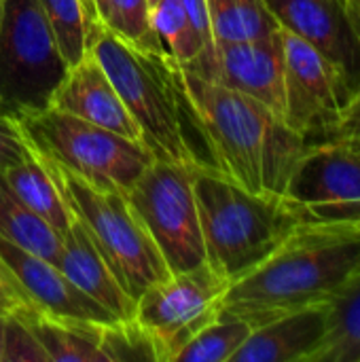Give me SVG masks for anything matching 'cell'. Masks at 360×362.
Here are the masks:
<instances>
[{"label": "cell", "mask_w": 360, "mask_h": 362, "mask_svg": "<svg viewBox=\"0 0 360 362\" xmlns=\"http://www.w3.org/2000/svg\"><path fill=\"white\" fill-rule=\"evenodd\" d=\"M170 62L185 117L202 134L210 168L246 191L284 197L310 144L257 100Z\"/></svg>", "instance_id": "6da1fadb"}, {"label": "cell", "mask_w": 360, "mask_h": 362, "mask_svg": "<svg viewBox=\"0 0 360 362\" xmlns=\"http://www.w3.org/2000/svg\"><path fill=\"white\" fill-rule=\"evenodd\" d=\"M360 272V223H301L261 265L229 284L223 312L259 329L333 303Z\"/></svg>", "instance_id": "7a4b0ae2"}, {"label": "cell", "mask_w": 360, "mask_h": 362, "mask_svg": "<svg viewBox=\"0 0 360 362\" xmlns=\"http://www.w3.org/2000/svg\"><path fill=\"white\" fill-rule=\"evenodd\" d=\"M87 49L110 76L153 159L206 168L185 129L187 117L168 53L119 36L102 19L91 21Z\"/></svg>", "instance_id": "3957f363"}, {"label": "cell", "mask_w": 360, "mask_h": 362, "mask_svg": "<svg viewBox=\"0 0 360 362\" xmlns=\"http://www.w3.org/2000/svg\"><path fill=\"white\" fill-rule=\"evenodd\" d=\"M206 265L227 284L261 265L303 221L280 195L252 193L212 168L193 176Z\"/></svg>", "instance_id": "277c9868"}, {"label": "cell", "mask_w": 360, "mask_h": 362, "mask_svg": "<svg viewBox=\"0 0 360 362\" xmlns=\"http://www.w3.org/2000/svg\"><path fill=\"white\" fill-rule=\"evenodd\" d=\"M40 161L57 182L74 218L134 301L149 286L172 276L127 195L95 189L49 159L40 157Z\"/></svg>", "instance_id": "5b68a950"}, {"label": "cell", "mask_w": 360, "mask_h": 362, "mask_svg": "<svg viewBox=\"0 0 360 362\" xmlns=\"http://www.w3.org/2000/svg\"><path fill=\"white\" fill-rule=\"evenodd\" d=\"M32 151L102 191L127 195L153 161L151 151L70 112L47 108L17 121Z\"/></svg>", "instance_id": "8992f818"}, {"label": "cell", "mask_w": 360, "mask_h": 362, "mask_svg": "<svg viewBox=\"0 0 360 362\" xmlns=\"http://www.w3.org/2000/svg\"><path fill=\"white\" fill-rule=\"evenodd\" d=\"M68 64L38 0H6L0 17V115L21 121L51 108Z\"/></svg>", "instance_id": "52a82bcc"}, {"label": "cell", "mask_w": 360, "mask_h": 362, "mask_svg": "<svg viewBox=\"0 0 360 362\" xmlns=\"http://www.w3.org/2000/svg\"><path fill=\"white\" fill-rule=\"evenodd\" d=\"M197 168L153 159L127 193L170 274L206 263L193 176Z\"/></svg>", "instance_id": "ba28073f"}, {"label": "cell", "mask_w": 360, "mask_h": 362, "mask_svg": "<svg viewBox=\"0 0 360 362\" xmlns=\"http://www.w3.org/2000/svg\"><path fill=\"white\" fill-rule=\"evenodd\" d=\"M227 288L204 263L168 276L138 297L134 320L153 344L157 362H176L185 346L219 318Z\"/></svg>", "instance_id": "9c48e42d"}, {"label": "cell", "mask_w": 360, "mask_h": 362, "mask_svg": "<svg viewBox=\"0 0 360 362\" xmlns=\"http://www.w3.org/2000/svg\"><path fill=\"white\" fill-rule=\"evenodd\" d=\"M280 40L284 55V123L308 144L335 140L350 91L314 47L282 28Z\"/></svg>", "instance_id": "30bf717a"}, {"label": "cell", "mask_w": 360, "mask_h": 362, "mask_svg": "<svg viewBox=\"0 0 360 362\" xmlns=\"http://www.w3.org/2000/svg\"><path fill=\"white\" fill-rule=\"evenodd\" d=\"M284 197L303 223H360V140L310 144Z\"/></svg>", "instance_id": "8fae6325"}, {"label": "cell", "mask_w": 360, "mask_h": 362, "mask_svg": "<svg viewBox=\"0 0 360 362\" xmlns=\"http://www.w3.org/2000/svg\"><path fill=\"white\" fill-rule=\"evenodd\" d=\"M276 23L314 47L352 93L360 85V8L356 0H263Z\"/></svg>", "instance_id": "7c38bea8"}, {"label": "cell", "mask_w": 360, "mask_h": 362, "mask_svg": "<svg viewBox=\"0 0 360 362\" xmlns=\"http://www.w3.org/2000/svg\"><path fill=\"white\" fill-rule=\"evenodd\" d=\"M180 66L210 83L257 100L284 121V55L280 32L259 40H212L191 62Z\"/></svg>", "instance_id": "4fadbf2b"}, {"label": "cell", "mask_w": 360, "mask_h": 362, "mask_svg": "<svg viewBox=\"0 0 360 362\" xmlns=\"http://www.w3.org/2000/svg\"><path fill=\"white\" fill-rule=\"evenodd\" d=\"M0 263L19 284L36 312L62 320L115 325L121 322L104 305L83 293L57 265L0 235ZM125 322V320H123Z\"/></svg>", "instance_id": "5bb4252c"}, {"label": "cell", "mask_w": 360, "mask_h": 362, "mask_svg": "<svg viewBox=\"0 0 360 362\" xmlns=\"http://www.w3.org/2000/svg\"><path fill=\"white\" fill-rule=\"evenodd\" d=\"M51 108L70 112L123 138L142 142L138 123L125 108L110 76L89 49L81 62L68 68L62 85L53 95Z\"/></svg>", "instance_id": "9a60e30c"}, {"label": "cell", "mask_w": 360, "mask_h": 362, "mask_svg": "<svg viewBox=\"0 0 360 362\" xmlns=\"http://www.w3.org/2000/svg\"><path fill=\"white\" fill-rule=\"evenodd\" d=\"M329 335V305H312L252 329L231 362H316Z\"/></svg>", "instance_id": "2e32d148"}, {"label": "cell", "mask_w": 360, "mask_h": 362, "mask_svg": "<svg viewBox=\"0 0 360 362\" xmlns=\"http://www.w3.org/2000/svg\"><path fill=\"white\" fill-rule=\"evenodd\" d=\"M57 267L83 293L104 305L119 320H134L136 301L125 293V288L76 218L62 235V255Z\"/></svg>", "instance_id": "e0dca14e"}, {"label": "cell", "mask_w": 360, "mask_h": 362, "mask_svg": "<svg viewBox=\"0 0 360 362\" xmlns=\"http://www.w3.org/2000/svg\"><path fill=\"white\" fill-rule=\"evenodd\" d=\"M19 316L47 352L49 362H108L102 350V335L110 325L62 320L36 310L21 312Z\"/></svg>", "instance_id": "ac0fdd59"}, {"label": "cell", "mask_w": 360, "mask_h": 362, "mask_svg": "<svg viewBox=\"0 0 360 362\" xmlns=\"http://www.w3.org/2000/svg\"><path fill=\"white\" fill-rule=\"evenodd\" d=\"M8 187L15 195L36 214L40 216L59 238L70 229L74 214L68 208L57 182L49 174L47 165L38 155L25 159L21 163L8 165L2 170Z\"/></svg>", "instance_id": "d6986e66"}, {"label": "cell", "mask_w": 360, "mask_h": 362, "mask_svg": "<svg viewBox=\"0 0 360 362\" xmlns=\"http://www.w3.org/2000/svg\"><path fill=\"white\" fill-rule=\"evenodd\" d=\"M0 235L51 261L53 265L59 263L62 238L15 195L2 170H0Z\"/></svg>", "instance_id": "ffe728a7"}, {"label": "cell", "mask_w": 360, "mask_h": 362, "mask_svg": "<svg viewBox=\"0 0 360 362\" xmlns=\"http://www.w3.org/2000/svg\"><path fill=\"white\" fill-rule=\"evenodd\" d=\"M214 42L259 40L280 32L263 0H206Z\"/></svg>", "instance_id": "44dd1931"}, {"label": "cell", "mask_w": 360, "mask_h": 362, "mask_svg": "<svg viewBox=\"0 0 360 362\" xmlns=\"http://www.w3.org/2000/svg\"><path fill=\"white\" fill-rule=\"evenodd\" d=\"M316 362H360V272L329 303V335Z\"/></svg>", "instance_id": "7402d4cb"}, {"label": "cell", "mask_w": 360, "mask_h": 362, "mask_svg": "<svg viewBox=\"0 0 360 362\" xmlns=\"http://www.w3.org/2000/svg\"><path fill=\"white\" fill-rule=\"evenodd\" d=\"M149 21L161 49L176 64L191 62L206 47L189 15L185 13L180 0H159L151 6Z\"/></svg>", "instance_id": "603a6c76"}, {"label": "cell", "mask_w": 360, "mask_h": 362, "mask_svg": "<svg viewBox=\"0 0 360 362\" xmlns=\"http://www.w3.org/2000/svg\"><path fill=\"white\" fill-rule=\"evenodd\" d=\"M250 333L252 327L248 322L221 312L214 322L185 346L176 362H231Z\"/></svg>", "instance_id": "cb8c5ba5"}, {"label": "cell", "mask_w": 360, "mask_h": 362, "mask_svg": "<svg viewBox=\"0 0 360 362\" xmlns=\"http://www.w3.org/2000/svg\"><path fill=\"white\" fill-rule=\"evenodd\" d=\"M55 34L57 47L68 66H74L87 53V34L91 15L83 0H38Z\"/></svg>", "instance_id": "d4e9b609"}, {"label": "cell", "mask_w": 360, "mask_h": 362, "mask_svg": "<svg viewBox=\"0 0 360 362\" xmlns=\"http://www.w3.org/2000/svg\"><path fill=\"white\" fill-rule=\"evenodd\" d=\"M149 0H106L102 21L119 36L149 49H161L149 21ZM163 51V49H161Z\"/></svg>", "instance_id": "484cf974"}, {"label": "cell", "mask_w": 360, "mask_h": 362, "mask_svg": "<svg viewBox=\"0 0 360 362\" xmlns=\"http://www.w3.org/2000/svg\"><path fill=\"white\" fill-rule=\"evenodd\" d=\"M2 362H49L47 352L19 314L4 318V356Z\"/></svg>", "instance_id": "4316f807"}, {"label": "cell", "mask_w": 360, "mask_h": 362, "mask_svg": "<svg viewBox=\"0 0 360 362\" xmlns=\"http://www.w3.org/2000/svg\"><path fill=\"white\" fill-rule=\"evenodd\" d=\"M34 155L19 123L0 115V170L32 159Z\"/></svg>", "instance_id": "83f0119b"}, {"label": "cell", "mask_w": 360, "mask_h": 362, "mask_svg": "<svg viewBox=\"0 0 360 362\" xmlns=\"http://www.w3.org/2000/svg\"><path fill=\"white\" fill-rule=\"evenodd\" d=\"M28 310H34V305L23 295L13 276L6 272V267L0 263V316H13Z\"/></svg>", "instance_id": "f1b7e54d"}, {"label": "cell", "mask_w": 360, "mask_h": 362, "mask_svg": "<svg viewBox=\"0 0 360 362\" xmlns=\"http://www.w3.org/2000/svg\"><path fill=\"white\" fill-rule=\"evenodd\" d=\"M185 13L189 15L193 28L202 36L204 45L208 47L212 42V30H210V15H208V2L206 0H180Z\"/></svg>", "instance_id": "f546056e"}, {"label": "cell", "mask_w": 360, "mask_h": 362, "mask_svg": "<svg viewBox=\"0 0 360 362\" xmlns=\"http://www.w3.org/2000/svg\"><path fill=\"white\" fill-rule=\"evenodd\" d=\"M337 138L360 140V85L359 89L352 93V98L348 100L346 108H344V117H342V125H339Z\"/></svg>", "instance_id": "4dcf8cb0"}, {"label": "cell", "mask_w": 360, "mask_h": 362, "mask_svg": "<svg viewBox=\"0 0 360 362\" xmlns=\"http://www.w3.org/2000/svg\"><path fill=\"white\" fill-rule=\"evenodd\" d=\"M91 6H93V13L98 19L104 17V11H106V0H91Z\"/></svg>", "instance_id": "1f68e13d"}, {"label": "cell", "mask_w": 360, "mask_h": 362, "mask_svg": "<svg viewBox=\"0 0 360 362\" xmlns=\"http://www.w3.org/2000/svg\"><path fill=\"white\" fill-rule=\"evenodd\" d=\"M4 318L6 316H0V362L4 356Z\"/></svg>", "instance_id": "d6a6232c"}, {"label": "cell", "mask_w": 360, "mask_h": 362, "mask_svg": "<svg viewBox=\"0 0 360 362\" xmlns=\"http://www.w3.org/2000/svg\"><path fill=\"white\" fill-rule=\"evenodd\" d=\"M85 2V6H87V11H89V15H91V19H98L95 17V13H93V6H91V0H83Z\"/></svg>", "instance_id": "836d02e7"}, {"label": "cell", "mask_w": 360, "mask_h": 362, "mask_svg": "<svg viewBox=\"0 0 360 362\" xmlns=\"http://www.w3.org/2000/svg\"><path fill=\"white\" fill-rule=\"evenodd\" d=\"M4 2L6 0H0V17H2V11H4Z\"/></svg>", "instance_id": "e575fe53"}, {"label": "cell", "mask_w": 360, "mask_h": 362, "mask_svg": "<svg viewBox=\"0 0 360 362\" xmlns=\"http://www.w3.org/2000/svg\"><path fill=\"white\" fill-rule=\"evenodd\" d=\"M159 0H149V6H153V4H157Z\"/></svg>", "instance_id": "d590c367"}, {"label": "cell", "mask_w": 360, "mask_h": 362, "mask_svg": "<svg viewBox=\"0 0 360 362\" xmlns=\"http://www.w3.org/2000/svg\"><path fill=\"white\" fill-rule=\"evenodd\" d=\"M356 4H359V8H360V0H356Z\"/></svg>", "instance_id": "8d00e7d4"}]
</instances>
